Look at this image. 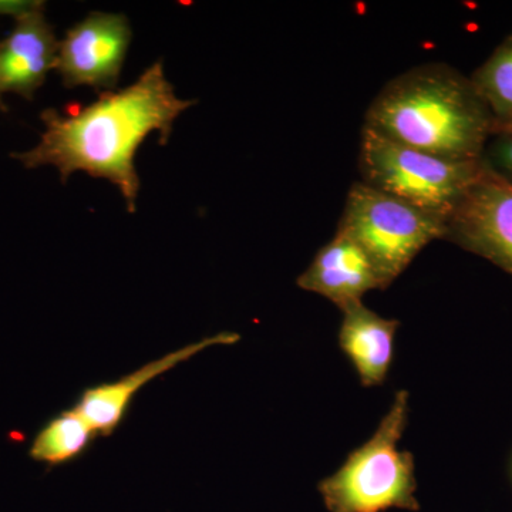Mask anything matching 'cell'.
<instances>
[{"label": "cell", "instance_id": "6da1fadb", "mask_svg": "<svg viewBox=\"0 0 512 512\" xmlns=\"http://www.w3.org/2000/svg\"><path fill=\"white\" fill-rule=\"evenodd\" d=\"M194 104L177 97L163 63L157 62L127 89L103 93L90 106L69 109L64 116L55 109L43 111L46 130L40 143L12 157L26 168L56 167L63 183L76 171L106 178L119 188L128 212H136L138 147L151 133H160V143L167 144L175 120Z\"/></svg>", "mask_w": 512, "mask_h": 512}, {"label": "cell", "instance_id": "7a4b0ae2", "mask_svg": "<svg viewBox=\"0 0 512 512\" xmlns=\"http://www.w3.org/2000/svg\"><path fill=\"white\" fill-rule=\"evenodd\" d=\"M384 138L450 160L476 161L494 121L470 77L444 63L413 67L390 80L366 111Z\"/></svg>", "mask_w": 512, "mask_h": 512}, {"label": "cell", "instance_id": "3957f363", "mask_svg": "<svg viewBox=\"0 0 512 512\" xmlns=\"http://www.w3.org/2000/svg\"><path fill=\"white\" fill-rule=\"evenodd\" d=\"M410 394L400 390L389 412L366 443L355 448L332 476L318 485L329 512L419 511L416 464L400 450L409 423Z\"/></svg>", "mask_w": 512, "mask_h": 512}, {"label": "cell", "instance_id": "277c9868", "mask_svg": "<svg viewBox=\"0 0 512 512\" xmlns=\"http://www.w3.org/2000/svg\"><path fill=\"white\" fill-rule=\"evenodd\" d=\"M359 170L362 183L448 220L480 177L483 161L433 156L363 127Z\"/></svg>", "mask_w": 512, "mask_h": 512}, {"label": "cell", "instance_id": "5b68a950", "mask_svg": "<svg viewBox=\"0 0 512 512\" xmlns=\"http://www.w3.org/2000/svg\"><path fill=\"white\" fill-rule=\"evenodd\" d=\"M446 227L447 218L359 181L346 197L338 232L366 252L387 289L430 242L446 237Z\"/></svg>", "mask_w": 512, "mask_h": 512}, {"label": "cell", "instance_id": "8992f818", "mask_svg": "<svg viewBox=\"0 0 512 512\" xmlns=\"http://www.w3.org/2000/svg\"><path fill=\"white\" fill-rule=\"evenodd\" d=\"M447 241L512 276V185L483 171L447 220Z\"/></svg>", "mask_w": 512, "mask_h": 512}, {"label": "cell", "instance_id": "52a82bcc", "mask_svg": "<svg viewBox=\"0 0 512 512\" xmlns=\"http://www.w3.org/2000/svg\"><path fill=\"white\" fill-rule=\"evenodd\" d=\"M130 42L131 26L126 16L90 13L59 43L56 69L64 86L114 89Z\"/></svg>", "mask_w": 512, "mask_h": 512}, {"label": "cell", "instance_id": "ba28073f", "mask_svg": "<svg viewBox=\"0 0 512 512\" xmlns=\"http://www.w3.org/2000/svg\"><path fill=\"white\" fill-rule=\"evenodd\" d=\"M239 339L241 336L238 333L221 332L210 338L198 340L156 360H151L116 382H104L86 387L73 407L92 426L97 436L110 437L126 420L128 410L131 409L137 393L144 386L181 363L200 355L204 350L214 346L234 345L239 342Z\"/></svg>", "mask_w": 512, "mask_h": 512}, {"label": "cell", "instance_id": "9c48e42d", "mask_svg": "<svg viewBox=\"0 0 512 512\" xmlns=\"http://www.w3.org/2000/svg\"><path fill=\"white\" fill-rule=\"evenodd\" d=\"M43 9L42 2H35L16 16L15 28L0 43V94L12 92L32 99L47 73L56 69L59 43Z\"/></svg>", "mask_w": 512, "mask_h": 512}, {"label": "cell", "instance_id": "30bf717a", "mask_svg": "<svg viewBox=\"0 0 512 512\" xmlns=\"http://www.w3.org/2000/svg\"><path fill=\"white\" fill-rule=\"evenodd\" d=\"M306 292L318 293L340 311L363 303L370 291H384L369 256L352 238L336 231L335 237L316 252L311 265L296 279Z\"/></svg>", "mask_w": 512, "mask_h": 512}, {"label": "cell", "instance_id": "8fae6325", "mask_svg": "<svg viewBox=\"0 0 512 512\" xmlns=\"http://www.w3.org/2000/svg\"><path fill=\"white\" fill-rule=\"evenodd\" d=\"M342 313L340 349L355 367L362 386H380L389 376L392 366L399 320L383 318L363 303Z\"/></svg>", "mask_w": 512, "mask_h": 512}, {"label": "cell", "instance_id": "7c38bea8", "mask_svg": "<svg viewBox=\"0 0 512 512\" xmlns=\"http://www.w3.org/2000/svg\"><path fill=\"white\" fill-rule=\"evenodd\" d=\"M97 437L92 426L72 407L56 414L40 427L30 444L29 457L52 470L79 460Z\"/></svg>", "mask_w": 512, "mask_h": 512}, {"label": "cell", "instance_id": "4fadbf2b", "mask_svg": "<svg viewBox=\"0 0 512 512\" xmlns=\"http://www.w3.org/2000/svg\"><path fill=\"white\" fill-rule=\"evenodd\" d=\"M470 79L490 110L494 134L512 130V30Z\"/></svg>", "mask_w": 512, "mask_h": 512}, {"label": "cell", "instance_id": "5bb4252c", "mask_svg": "<svg viewBox=\"0 0 512 512\" xmlns=\"http://www.w3.org/2000/svg\"><path fill=\"white\" fill-rule=\"evenodd\" d=\"M481 161L488 170L512 185V130L493 134L484 148Z\"/></svg>", "mask_w": 512, "mask_h": 512}, {"label": "cell", "instance_id": "9a60e30c", "mask_svg": "<svg viewBox=\"0 0 512 512\" xmlns=\"http://www.w3.org/2000/svg\"><path fill=\"white\" fill-rule=\"evenodd\" d=\"M35 2H0V15L19 16L32 8Z\"/></svg>", "mask_w": 512, "mask_h": 512}]
</instances>
